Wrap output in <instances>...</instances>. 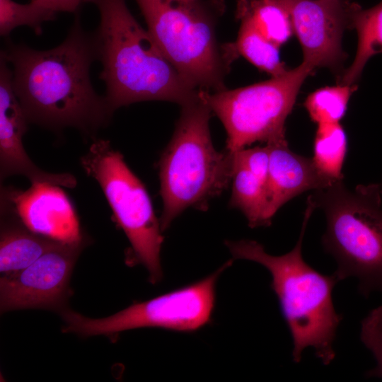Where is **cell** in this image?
<instances>
[{"label": "cell", "instance_id": "17", "mask_svg": "<svg viewBox=\"0 0 382 382\" xmlns=\"http://www.w3.org/2000/svg\"><path fill=\"white\" fill-rule=\"evenodd\" d=\"M233 164L231 207L241 211L251 228L270 226L266 215V182L233 161Z\"/></svg>", "mask_w": 382, "mask_h": 382}, {"label": "cell", "instance_id": "12", "mask_svg": "<svg viewBox=\"0 0 382 382\" xmlns=\"http://www.w3.org/2000/svg\"><path fill=\"white\" fill-rule=\"evenodd\" d=\"M28 121L14 93L12 70L7 61L0 58V179L12 175L26 177L31 183H49L67 188L77 185L69 173H50L35 165L25 151L23 136Z\"/></svg>", "mask_w": 382, "mask_h": 382}, {"label": "cell", "instance_id": "21", "mask_svg": "<svg viewBox=\"0 0 382 382\" xmlns=\"http://www.w3.org/2000/svg\"><path fill=\"white\" fill-rule=\"evenodd\" d=\"M354 85L338 84L319 88L304 102L311 119L317 125L340 123L345 115Z\"/></svg>", "mask_w": 382, "mask_h": 382}, {"label": "cell", "instance_id": "27", "mask_svg": "<svg viewBox=\"0 0 382 382\" xmlns=\"http://www.w3.org/2000/svg\"><path fill=\"white\" fill-rule=\"evenodd\" d=\"M379 184V187H380V191H381V195H382V182L381 183H378Z\"/></svg>", "mask_w": 382, "mask_h": 382}, {"label": "cell", "instance_id": "26", "mask_svg": "<svg viewBox=\"0 0 382 382\" xmlns=\"http://www.w3.org/2000/svg\"><path fill=\"white\" fill-rule=\"evenodd\" d=\"M252 0H237L236 18L241 20L248 11Z\"/></svg>", "mask_w": 382, "mask_h": 382}, {"label": "cell", "instance_id": "13", "mask_svg": "<svg viewBox=\"0 0 382 382\" xmlns=\"http://www.w3.org/2000/svg\"><path fill=\"white\" fill-rule=\"evenodd\" d=\"M61 186L31 183L25 190L1 187L7 204L30 230L50 238L74 243L84 238L75 209Z\"/></svg>", "mask_w": 382, "mask_h": 382}, {"label": "cell", "instance_id": "23", "mask_svg": "<svg viewBox=\"0 0 382 382\" xmlns=\"http://www.w3.org/2000/svg\"><path fill=\"white\" fill-rule=\"evenodd\" d=\"M360 340L376 362L375 367L368 371L366 376L382 379V306L371 310L361 320Z\"/></svg>", "mask_w": 382, "mask_h": 382}, {"label": "cell", "instance_id": "22", "mask_svg": "<svg viewBox=\"0 0 382 382\" xmlns=\"http://www.w3.org/2000/svg\"><path fill=\"white\" fill-rule=\"evenodd\" d=\"M56 13L32 1L23 4L13 0H0V35L7 37L20 26H28L36 35H40L42 23L54 20Z\"/></svg>", "mask_w": 382, "mask_h": 382}, {"label": "cell", "instance_id": "14", "mask_svg": "<svg viewBox=\"0 0 382 382\" xmlns=\"http://www.w3.org/2000/svg\"><path fill=\"white\" fill-rule=\"evenodd\" d=\"M266 145L270 154L265 185L266 215L270 223L281 207L292 198L303 192L323 188L337 182L323 174L312 158L290 150L287 141Z\"/></svg>", "mask_w": 382, "mask_h": 382}, {"label": "cell", "instance_id": "18", "mask_svg": "<svg viewBox=\"0 0 382 382\" xmlns=\"http://www.w3.org/2000/svg\"><path fill=\"white\" fill-rule=\"evenodd\" d=\"M241 21L237 39L233 42L238 56L272 77L286 72L288 69L280 58V47L270 40L247 16Z\"/></svg>", "mask_w": 382, "mask_h": 382}, {"label": "cell", "instance_id": "3", "mask_svg": "<svg viewBox=\"0 0 382 382\" xmlns=\"http://www.w3.org/2000/svg\"><path fill=\"white\" fill-rule=\"evenodd\" d=\"M315 209L308 197L298 241L286 254L270 255L262 244L249 239L228 241L225 244L235 259L257 262L270 272L271 289L292 337L293 361L300 362L303 350L311 347L316 357L328 366L335 358L333 345L342 320L332 300V290L340 280L335 272L330 275L319 272L303 258V239Z\"/></svg>", "mask_w": 382, "mask_h": 382}, {"label": "cell", "instance_id": "8", "mask_svg": "<svg viewBox=\"0 0 382 382\" xmlns=\"http://www.w3.org/2000/svg\"><path fill=\"white\" fill-rule=\"evenodd\" d=\"M80 163L100 185L134 258L147 270L151 282H157L162 277L163 231L146 187L109 140L93 139Z\"/></svg>", "mask_w": 382, "mask_h": 382}, {"label": "cell", "instance_id": "15", "mask_svg": "<svg viewBox=\"0 0 382 382\" xmlns=\"http://www.w3.org/2000/svg\"><path fill=\"white\" fill-rule=\"evenodd\" d=\"M62 241L27 228L4 202L1 201L0 272L21 270Z\"/></svg>", "mask_w": 382, "mask_h": 382}, {"label": "cell", "instance_id": "16", "mask_svg": "<svg viewBox=\"0 0 382 382\" xmlns=\"http://www.w3.org/2000/svg\"><path fill=\"white\" fill-rule=\"evenodd\" d=\"M351 28L358 35V45L352 64L344 71L341 84L354 85L371 57L382 53V1L363 9L354 4L351 13Z\"/></svg>", "mask_w": 382, "mask_h": 382}, {"label": "cell", "instance_id": "6", "mask_svg": "<svg viewBox=\"0 0 382 382\" xmlns=\"http://www.w3.org/2000/svg\"><path fill=\"white\" fill-rule=\"evenodd\" d=\"M308 197L326 217L322 245L337 262L340 281L354 277L359 293L382 292V195L378 183L349 190L343 180Z\"/></svg>", "mask_w": 382, "mask_h": 382}, {"label": "cell", "instance_id": "20", "mask_svg": "<svg viewBox=\"0 0 382 382\" xmlns=\"http://www.w3.org/2000/svg\"><path fill=\"white\" fill-rule=\"evenodd\" d=\"M245 16L279 47L286 43L294 33L291 16L281 0H252Z\"/></svg>", "mask_w": 382, "mask_h": 382}, {"label": "cell", "instance_id": "5", "mask_svg": "<svg viewBox=\"0 0 382 382\" xmlns=\"http://www.w3.org/2000/svg\"><path fill=\"white\" fill-rule=\"evenodd\" d=\"M212 113L199 96L182 106L173 134L161 156L163 231L190 207L207 210L209 202L231 182L233 154L214 148L209 130Z\"/></svg>", "mask_w": 382, "mask_h": 382}, {"label": "cell", "instance_id": "10", "mask_svg": "<svg viewBox=\"0 0 382 382\" xmlns=\"http://www.w3.org/2000/svg\"><path fill=\"white\" fill-rule=\"evenodd\" d=\"M86 242L85 238L74 243L61 242L28 267L1 276V311L65 308L71 275Z\"/></svg>", "mask_w": 382, "mask_h": 382}, {"label": "cell", "instance_id": "7", "mask_svg": "<svg viewBox=\"0 0 382 382\" xmlns=\"http://www.w3.org/2000/svg\"><path fill=\"white\" fill-rule=\"evenodd\" d=\"M313 70L302 62L280 76L245 87L216 92L199 89V98L225 128L226 149L234 153L256 141H286V120Z\"/></svg>", "mask_w": 382, "mask_h": 382}, {"label": "cell", "instance_id": "1", "mask_svg": "<svg viewBox=\"0 0 382 382\" xmlns=\"http://www.w3.org/2000/svg\"><path fill=\"white\" fill-rule=\"evenodd\" d=\"M76 13L56 47L36 50L8 42L1 56L12 66L13 88L29 123L53 132L72 127L95 139L114 112L91 84L94 35L83 30Z\"/></svg>", "mask_w": 382, "mask_h": 382}, {"label": "cell", "instance_id": "25", "mask_svg": "<svg viewBox=\"0 0 382 382\" xmlns=\"http://www.w3.org/2000/svg\"><path fill=\"white\" fill-rule=\"evenodd\" d=\"M30 1L45 6L55 12L77 13L85 0H30Z\"/></svg>", "mask_w": 382, "mask_h": 382}, {"label": "cell", "instance_id": "4", "mask_svg": "<svg viewBox=\"0 0 382 382\" xmlns=\"http://www.w3.org/2000/svg\"><path fill=\"white\" fill-rule=\"evenodd\" d=\"M147 30L166 58L197 89L216 92L239 57L233 42L220 44L216 26L224 0H135Z\"/></svg>", "mask_w": 382, "mask_h": 382}, {"label": "cell", "instance_id": "2", "mask_svg": "<svg viewBox=\"0 0 382 382\" xmlns=\"http://www.w3.org/2000/svg\"><path fill=\"white\" fill-rule=\"evenodd\" d=\"M96 6L100 23L93 34L103 69L105 98L114 112L148 100L180 107L199 98L191 85L162 52L148 30L129 10L125 0H85Z\"/></svg>", "mask_w": 382, "mask_h": 382}, {"label": "cell", "instance_id": "19", "mask_svg": "<svg viewBox=\"0 0 382 382\" xmlns=\"http://www.w3.org/2000/svg\"><path fill=\"white\" fill-rule=\"evenodd\" d=\"M347 151V134L340 123L318 125L312 159L323 174L335 181L343 180Z\"/></svg>", "mask_w": 382, "mask_h": 382}, {"label": "cell", "instance_id": "9", "mask_svg": "<svg viewBox=\"0 0 382 382\" xmlns=\"http://www.w3.org/2000/svg\"><path fill=\"white\" fill-rule=\"evenodd\" d=\"M228 266L229 263L192 284L133 303L105 318H92L64 308L61 311L65 325L63 330L83 337H110L120 332L141 328L196 330L207 324L211 318L216 282Z\"/></svg>", "mask_w": 382, "mask_h": 382}, {"label": "cell", "instance_id": "11", "mask_svg": "<svg viewBox=\"0 0 382 382\" xmlns=\"http://www.w3.org/2000/svg\"><path fill=\"white\" fill-rule=\"evenodd\" d=\"M291 16L303 50V62L313 69L338 71L346 58L342 38L351 28V0H281Z\"/></svg>", "mask_w": 382, "mask_h": 382}, {"label": "cell", "instance_id": "24", "mask_svg": "<svg viewBox=\"0 0 382 382\" xmlns=\"http://www.w3.org/2000/svg\"><path fill=\"white\" fill-rule=\"evenodd\" d=\"M233 154V163L249 170L267 182L270 154L268 146L244 148Z\"/></svg>", "mask_w": 382, "mask_h": 382}]
</instances>
